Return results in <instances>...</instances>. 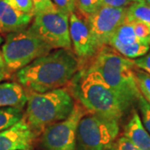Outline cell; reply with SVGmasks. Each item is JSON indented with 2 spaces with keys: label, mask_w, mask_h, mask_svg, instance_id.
Masks as SVG:
<instances>
[{
  "label": "cell",
  "mask_w": 150,
  "mask_h": 150,
  "mask_svg": "<svg viewBox=\"0 0 150 150\" xmlns=\"http://www.w3.org/2000/svg\"><path fill=\"white\" fill-rule=\"evenodd\" d=\"M37 135L24 118L0 132V150H33Z\"/></svg>",
  "instance_id": "11"
},
{
  "label": "cell",
  "mask_w": 150,
  "mask_h": 150,
  "mask_svg": "<svg viewBox=\"0 0 150 150\" xmlns=\"http://www.w3.org/2000/svg\"><path fill=\"white\" fill-rule=\"evenodd\" d=\"M136 2H144V0H135Z\"/></svg>",
  "instance_id": "31"
},
{
  "label": "cell",
  "mask_w": 150,
  "mask_h": 150,
  "mask_svg": "<svg viewBox=\"0 0 150 150\" xmlns=\"http://www.w3.org/2000/svg\"><path fill=\"white\" fill-rule=\"evenodd\" d=\"M69 35L74 53L80 64L94 58L97 51L93 44L88 26L85 19L81 18L75 13L69 15Z\"/></svg>",
  "instance_id": "10"
},
{
  "label": "cell",
  "mask_w": 150,
  "mask_h": 150,
  "mask_svg": "<svg viewBox=\"0 0 150 150\" xmlns=\"http://www.w3.org/2000/svg\"><path fill=\"white\" fill-rule=\"evenodd\" d=\"M149 45H150V40H149Z\"/></svg>",
  "instance_id": "32"
},
{
  "label": "cell",
  "mask_w": 150,
  "mask_h": 150,
  "mask_svg": "<svg viewBox=\"0 0 150 150\" xmlns=\"http://www.w3.org/2000/svg\"><path fill=\"white\" fill-rule=\"evenodd\" d=\"M118 133V122L86 112L78 126L75 150H111Z\"/></svg>",
  "instance_id": "6"
},
{
  "label": "cell",
  "mask_w": 150,
  "mask_h": 150,
  "mask_svg": "<svg viewBox=\"0 0 150 150\" xmlns=\"http://www.w3.org/2000/svg\"><path fill=\"white\" fill-rule=\"evenodd\" d=\"M126 23H144L150 26V6L144 2H135L127 8Z\"/></svg>",
  "instance_id": "15"
},
{
  "label": "cell",
  "mask_w": 150,
  "mask_h": 150,
  "mask_svg": "<svg viewBox=\"0 0 150 150\" xmlns=\"http://www.w3.org/2000/svg\"><path fill=\"white\" fill-rule=\"evenodd\" d=\"M56 8L60 12L70 15L76 9V0H52Z\"/></svg>",
  "instance_id": "23"
},
{
  "label": "cell",
  "mask_w": 150,
  "mask_h": 150,
  "mask_svg": "<svg viewBox=\"0 0 150 150\" xmlns=\"http://www.w3.org/2000/svg\"><path fill=\"white\" fill-rule=\"evenodd\" d=\"M23 108L14 107L0 108V132L16 124L23 118Z\"/></svg>",
  "instance_id": "16"
},
{
  "label": "cell",
  "mask_w": 150,
  "mask_h": 150,
  "mask_svg": "<svg viewBox=\"0 0 150 150\" xmlns=\"http://www.w3.org/2000/svg\"><path fill=\"white\" fill-rule=\"evenodd\" d=\"M133 27H134V31L136 37L139 38L142 43L149 45L150 40V26L144 23H132ZM150 46V45H149Z\"/></svg>",
  "instance_id": "20"
},
{
  "label": "cell",
  "mask_w": 150,
  "mask_h": 150,
  "mask_svg": "<svg viewBox=\"0 0 150 150\" xmlns=\"http://www.w3.org/2000/svg\"><path fill=\"white\" fill-rule=\"evenodd\" d=\"M27 103V92L17 82L0 83V108H23Z\"/></svg>",
  "instance_id": "14"
},
{
  "label": "cell",
  "mask_w": 150,
  "mask_h": 150,
  "mask_svg": "<svg viewBox=\"0 0 150 150\" xmlns=\"http://www.w3.org/2000/svg\"><path fill=\"white\" fill-rule=\"evenodd\" d=\"M13 8L22 13L33 15V6L32 0H5Z\"/></svg>",
  "instance_id": "21"
},
{
  "label": "cell",
  "mask_w": 150,
  "mask_h": 150,
  "mask_svg": "<svg viewBox=\"0 0 150 150\" xmlns=\"http://www.w3.org/2000/svg\"><path fill=\"white\" fill-rule=\"evenodd\" d=\"M123 136L140 150H150V134L144 127L139 114L136 111L123 129Z\"/></svg>",
  "instance_id": "13"
},
{
  "label": "cell",
  "mask_w": 150,
  "mask_h": 150,
  "mask_svg": "<svg viewBox=\"0 0 150 150\" xmlns=\"http://www.w3.org/2000/svg\"><path fill=\"white\" fill-rule=\"evenodd\" d=\"M135 77L141 93H146L150 96V74L136 68Z\"/></svg>",
  "instance_id": "19"
},
{
  "label": "cell",
  "mask_w": 150,
  "mask_h": 150,
  "mask_svg": "<svg viewBox=\"0 0 150 150\" xmlns=\"http://www.w3.org/2000/svg\"><path fill=\"white\" fill-rule=\"evenodd\" d=\"M43 41L28 28L8 33L2 44L1 54L8 75L26 67L33 60L52 51Z\"/></svg>",
  "instance_id": "5"
},
{
  "label": "cell",
  "mask_w": 150,
  "mask_h": 150,
  "mask_svg": "<svg viewBox=\"0 0 150 150\" xmlns=\"http://www.w3.org/2000/svg\"><path fill=\"white\" fill-rule=\"evenodd\" d=\"M0 43H3V38L1 36H0Z\"/></svg>",
  "instance_id": "30"
},
{
  "label": "cell",
  "mask_w": 150,
  "mask_h": 150,
  "mask_svg": "<svg viewBox=\"0 0 150 150\" xmlns=\"http://www.w3.org/2000/svg\"><path fill=\"white\" fill-rule=\"evenodd\" d=\"M81 64L69 49H53L15 73L17 83L27 93H44L69 83Z\"/></svg>",
  "instance_id": "2"
},
{
  "label": "cell",
  "mask_w": 150,
  "mask_h": 150,
  "mask_svg": "<svg viewBox=\"0 0 150 150\" xmlns=\"http://www.w3.org/2000/svg\"><path fill=\"white\" fill-rule=\"evenodd\" d=\"M126 12L127 8L102 6L94 13L85 18L97 53L104 46L108 45L113 33L125 22Z\"/></svg>",
  "instance_id": "9"
},
{
  "label": "cell",
  "mask_w": 150,
  "mask_h": 150,
  "mask_svg": "<svg viewBox=\"0 0 150 150\" xmlns=\"http://www.w3.org/2000/svg\"><path fill=\"white\" fill-rule=\"evenodd\" d=\"M113 90L132 103L141 94L135 77L133 59L123 57L110 46H104L88 64Z\"/></svg>",
  "instance_id": "3"
},
{
  "label": "cell",
  "mask_w": 150,
  "mask_h": 150,
  "mask_svg": "<svg viewBox=\"0 0 150 150\" xmlns=\"http://www.w3.org/2000/svg\"><path fill=\"white\" fill-rule=\"evenodd\" d=\"M138 106L141 113V121L147 132L150 134V105L142 93L138 98Z\"/></svg>",
  "instance_id": "18"
},
{
  "label": "cell",
  "mask_w": 150,
  "mask_h": 150,
  "mask_svg": "<svg viewBox=\"0 0 150 150\" xmlns=\"http://www.w3.org/2000/svg\"><path fill=\"white\" fill-rule=\"evenodd\" d=\"M144 2L145 4H147L148 5L150 6V0H144Z\"/></svg>",
  "instance_id": "29"
},
{
  "label": "cell",
  "mask_w": 150,
  "mask_h": 150,
  "mask_svg": "<svg viewBox=\"0 0 150 150\" xmlns=\"http://www.w3.org/2000/svg\"><path fill=\"white\" fill-rule=\"evenodd\" d=\"M133 62L137 69L150 74V50L144 56L133 59Z\"/></svg>",
  "instance_id": "25"
},
{
  "label": "cell",
  "mask_w": 150,
  "mask_h": 150,
  "mask_svg": "<svg viewBox=\"0 0 150 150\" xmlns=\"http://www.w3.org/2000/svg\"><path fill=\"white\" fill-rule=\"evenodd\" d=\"M33 15L18 11L5 0H0V33H11L24 30L30 24Z\"/></svg>",
  "instance_id": "12"
},
{
  "label": "cell",
  "mask_w": 150,
  "mask_h": 150,
  "mask_svg": "<svg viewBox=\"0 0 150 150\" xmlns=\"http://www.w3.org/2000/svg\"><path fill=\"white\" fill-rule=\"evenodd\" d=\"M75 103L67 88L44 93H27L24 118L34 134L38 135L48 126L67 118Z\"/></svg>",
  "instance_id": "4"
},
{
  "label": "cell",
  "mask_w": 150,
  "mask_h": 150,
  "mask_svg": "<svg viewBox=\"0 0 150 150\" xmlns=\"http://www.w3.org/2000/svg\"><path fill=\"white\" fill-rule=\"evenodd\" d=\"M85 109L78 102L67 118L43 129L41 146L44 150H75L77 129Z\"/></svg>",
  "instance_id": "8"
},
{
  "label": "cell",
  "mask_w": 150,
  "mask_h": 150,
  "mask_svg": "<svg viewBox=\"0 0 150 150\" xmlns=\"http://www.w3.org/2000/svg\"><path fill=\"white\" fill-rule=\"evenodd\" d=\"M111 150H140L126 137L121 136L115 140Z\"/></svg>",
  "instance_id": "24"
},
{
  "label": "cell",
  "mask_w": 150,
  "mask_h": 150,
  "mask_svg": "<svg viewBox=\"0 0 150 150\" xmlns=\"http://www.w3.org/2000/svg\"><path fill=\"white\" fill-rule=\"evenodd\" d=\"M2 43H0V45ZM8 77H9V75H8L7 69H6L5 64H4V59H3L2 54H1V49H0V83L6 79H8Z\"/></svg>",
  "instance_id": "27"
},
{
  "label": "cell",
  "mask_w": 150,
  "mask_h": 150,
  "mask_svg": "<svg viewBox=\"0 0 150 150\" xmlns=\"http://www.w3.org/2000/svg\"><path fill=\"white\" fill-rule=\"evenodd\" d=\"M76 7L85 18L94 13L101 7V0H76Z\"/></svg>",
  "instance_id": "17"
},
{
  "label": "cell",
  "mask_w": 150,
  "mask_h": 150,
  "mask_svg": "<svg viewBox=\"0 0 150 150\" xmlns=\"http://www.w3.org/2000/svg\"><path fill=\"white\" fill-rule=\"evenodd\" d=\"M29 29L53 49L72 48L69 15L58 9L35 14Z\"/></svg>",
  "instance_id": "7"
},
{
  "label": "cell",
  "mask_w": 150,
  "mask_h": 150,
  "mask_svg": "<svg viewBox=\"0 0 150 150\" xmlns=\"http://www.w3.org/2000/svg\"><path fill=\"white\" fill-rule=\"evenodd\" d=\"M33 6V16L48 11H54L56 8L52 0H32Z\"/></svg>",
  "instance_id": "22"
},
{
  "label": "cell",
  "mask_w": 150,
  "mask_h": 150,
  "mask_svg": "<svg viewBox=\"0 0 150 150\" xmlns=\"http://www.w3.org/2000/svg\"><path fill=\"white\" fill-rule=\"evenodd\" d=\"M69 86L75 101L87 112L118 123L134 104L108 85L89 65L80 67Z\"/></svg>",
  "instance_id": "1"
},
{
  "label": "cell",
  "mask_w": 150,
  "mask_h": 150,
  "mask_svg": "<svg viewBox=\"0 0 150 150\" xmlns=\"http://www.w3.org/2000/svg\"><path fill=\"white\" fill-rule=\"evenodd\" d=\"M142 95L144 97L145 99L147 100V102L149 103V104L150 105V96L149 95H148V94H146V93H142Z\"/></svg>",
  "instance_id": "28"
},
{
  "label": "cell",
  "mask_w": 150,
  "mask_h": 150,
  "mask_svg": "<svg viewBox=\"0 0 150 150\" xmlns=\"http://www.w3.org/2000/svg\"><path fill=\"white\" fill-rule=\"evenodd\" d=\"M135 2V0H101L102 6L111 8H128Z\"/></svg>",
  "instance_id": "26"
}]
</instances>
